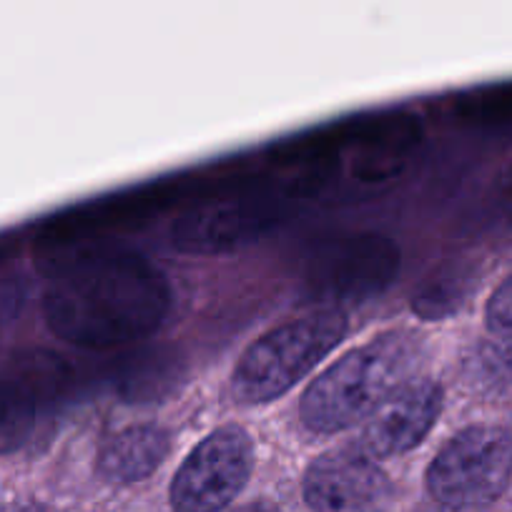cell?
Wrapping results in <instances>:
<instances>
[{
	"label": "cell",
	"mask_w": 512,
	"mask_h": 512,
	"mask_svg": "<svg viewBox=\"0 0 512 512\" xmlns=\"http://www.w3.org/2000/svg\"><path fill=\"white\" fill-rule=\"evenodd\" d=\"M43 317L63 342L116 349L154 334L171 312L169 279L134 251L93 249L46 259Z\"/></svg>",
	"instance_id": "1"
},
{
	"label": "cell",
	"mask_w": 512,
	"mask_h": 512,
	"mask_svg": "<svg viewBox=\"0 0 512 512\" xmlns=\"http://www.w3.org/2000/svg\"><path fill=\"white\" fill-rule=\"evenodd\" d=\"M422 344L410 332H384L339 357L299 402L304 427L332 435L364 422L402 384L417 377Z\"/></svg>",
	"instance_id": "2"
},
{
	"label": "cell",
	"mask_w": 512,
	"mask_h": 512,
	"mask_svg": "<svg viewBox=\"0 0 512 512\" xmlns=\"http://www.w3.org/2000/svg\"><path fill=\"white\" fill-rule=\"evenodd\" d=\"M347 334L342 309H314L287 319L256 339L231 374V392L241 405H267L307 377Z\"/></svg>",
	"instance_id": "3"
},
{
	"label": "cell",
	"mask_w": 512,
	"mask_h": 512,
	"mask_svg": "<svg viewBox=\"0 0 512 512\" xmlns=\"http://www.w3.org/2000/svg\"><path fill=\"white\" fill-rule=\"evenodd\" d=\"M400 262V246L377 231L329 236L304 256L299 287L317 309L354 307L390 287Z\"/></svg>",
	"instance_id": "4"
},
{
	"label": "cell",
	"mask_w": 512,
	"mask_h": 512,
	"mask_svg": "<svg viewBox=\"0 0 512 512\" xmlns=\"http://www.w3.org/2000/svg\"><path fill=\"white\" fill-rule=\"evenodd\" d=\"M289 206L264 176L234 181L224 191L191 204L171 224V244L194 256L236 251L287 219Z\"/></svg>",
	"instance_id": "5"
},
{
	"label": "cell",
	"mask_w": 512,
	"mask_h": 512,
	"mask_svg": "<svg viewBox=\"0 0 512 512\" xmlns=\"http://www.w3.org/2000/svg\"><path fill=\"white\" fill-rule=\"evenodd\" d=\"M512 480V430L470 425L445 442L427 467V490L437 505L477 510L495 502Z\"/></svg>",
	"instance_id": "6"
},
{
	"label": "cell",
	"mask_w": 512,
	"mask_h": 512,
	"mask_svg": "<svg viewBox=\"0 0 512 512\" xmlns=\"http://www.w3.org/2000/svg\"><path fill=\"white\" fill-rule=\"evenodd\" d=\"M73 369L61 354L31 349L0 372V455L23 450L66 405Z\"/></svg>",
	"instance_id": "7"
},
{
	"label": "cell",
	"mask_w": 512,
	"mask_h": 512,
	"mask_svg": "<svg viewBox=\"0 0 512 512\" xmlns=\"http://www.w3.org/2000/svg\"><path fill=\"white\" fill-rule=\"evenodd\" d=\"M254 467V445L244 427L224 425L189 452L171 482L174 512H221Z\"/></svg>",
	"instance_id": "8"
},
{
	"label": "cell",
	"mask_w": 512,
	"mask_h": 512,
	"mask_svg": "<svg viewBox=\"0 0 512 512\" xmlns=\"http://www.w3.org/2000/svg\"><path fill=\"white\" fill-rule=\"evenodd\" d=\"M392 482L359 447L319 455L304 475V500L314 512H387Z\"/></svg>",
	"instance_id": "9"
},
{
	"label": "cell",
	"mask_w": 512,
	"mask_h": 512,
	"mask_svg": "<svg viewBox=\"0 0 512 512\" xmlns=\"http://www.w3.org/2000/svg\"><path fill=\"white\" fill-rule=\"evenodd\" d=\"M442 387L435 379H410L362 422L357 445L369 457H395L415 450L437 425Z\"/></svg>",
	"instance_id": "10"
},
{
	"label": "cell",
	"mask_w": 512,
	"mask_h": 512,
	"mask_svg": "<svg viewBox=\"0 0 512 512\" xmlns=\"http://www.w3.org/2000/svg\"><path fill=\"white\" fill-rule=\"evenodd\" d=\"M420 141V118L402 108L347 121L344 149L349 151L352 176L364 184L395 179L410 164Z\"/></svg>",
	"instance_id": "11"
},
{
	"label": "cell",
	"mask_w": 512,
	"mask_h": 512,
	"mask_svg": "<svg viewBox=\"0 0 512 512\" xmlns=\"http://www.w3.org/2000/svg\"><path fill=\"white\" fill-rule=\"evenodd\" d=\"M169 432L159 425H131L113 432L96 457L98 475L113 485L146 480L169 455Z\"/></svg>",
	"instance_id": "12"
},
{
	"label": "cell",
	"mask_w": 512,
	"mask_h": 512,
	"mask_svg": "<svg viewBox=\"0 0 512 512\" xmlns=\"http://www.w3.org/2000/svg\"><path fill=\"white\" fill-rule=\"evenodd\" d=\"M184 379V364L166 347L131 352L113 367L111 382L121 400L156 402L169 397Z\"/></svg>",
	"instance_id": "13"
},
{
	"label": "cell",
	"mask_w": 512,
	"mask_h": 512,
	"mask_svg": "<svg viewBox=\"0 0 512 512\" xmlns=\"http://www.w3.org/2000/svg\"><path fill=\"white\" fill-rule=\"evenodd\" d=\"M472 274L465 264H445L412 294V309L422 319H445L470 294Z\"/></svg>",
	"instance_id": "14"
},
{
	"label": "cell",
	"mask_w": 512,
	"mask_h": 512,
	"mask_svg": "<svg viewBox=\"0 0 512 512\" xmlns=\"http://www.w3.org/2000/svg\"><path fill=\"white\" fill-rule=\"evenodd\" d=\"M472 374L492 392H512V334L480 344L472 357Z\"/></svg>",
	"instance_id": "15"
},
{
	"label": "cell",
	"mask_w": 512,
	"mask_h": 512,
	"mask_svg": "<svg viewBox=\"0 0 512 512\" xmlns=\"http://www.w3.org/2000/svg\"><path fill=\"white\" fill-rule=\"evenodd\" d=\"M485 324L492 332H512V277L505 279L487 299Z\"/></svg>",
	"instance_id": "16"
},
{
	"label": "cell",
	"mask_w": 512,
	"mask_h": 512,
	"mask_svg": "<svg viewBox=\"0 0 512 512\" xmlns=\"http://www.w3.org/2000/svg\"><path fill=\"white\" fill-rule=\"evenodd\" d=\"M231 512H279L272 502H249V505H241Z\"/></svg>",
	"instance_id": "17"
},
{
	"label": "cell",
	"mask_w": 512,
	"mask_h": 512,
	"mask_svg": "<svg viewBox=\"0 0 512 512\" xmlns=\"http://www.w3.org/2000/svg\"><path fill=\"white\" fill-rule=\"evenodd\" d=\"M11 512H46V507L36 505V502H26V505H18V507H13Z\"/></svg>",
	"instance_id": "18"
},
{
	"label": "cell",
	"mask_w": 512,
	"mask_h": 512,
	"mask_svg": "<svg viewBox=\"0 0 512 512\" xmlns=\"http://www.w3.org/2000/svg\"><path fill=\"white\" fill-rule=\"evenodd\" d=\"M427 512H475V510H452V507H440V510H427Z\"/></svg>",
	"instance_id": "19"
}]
</instances>
